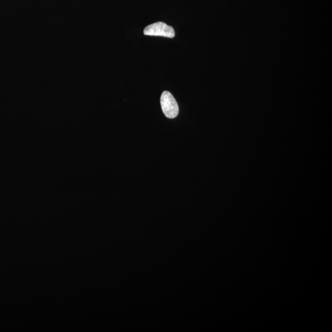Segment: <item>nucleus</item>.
<instances>
[{
  "instance_id": "obj_1",
  "label": "nucleus",
  "mask_w": 332,
  "mask_h": 332,
  "mask_svg": "<svg viewBox=\"0 0 332 332\" xmlns=\"http://www.w3.org/2000/svg\"><path fill=\"white\" fill-rule=\"evenodd\" d=\"M161 105L164 114L167 118L172 119L177 117L179 112L178 104L169 92H163L161 96Z\"/></svg>"
},
{
  "instance_id": "obj_2",
  "label": "nucleus",
  "mask_w": 332,
  "mask_h": 332,
  "mask_svg": "<svg viewBox=\"0 0 332 332\" xmlns=\"http://www.w3.org/2000/svg\"><path fill=\"white\" fill-rule=\"evenodd\" d=\"M144 34L150 36H160L172 39L175 36L174 28L163 22H156L147 26L144 30Z\"/></svg>"
}]
</instances>
